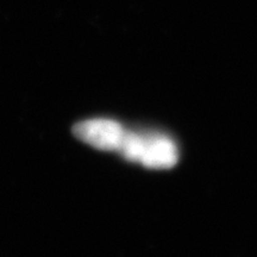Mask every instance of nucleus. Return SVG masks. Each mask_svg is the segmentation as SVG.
<instances>
[{"instance_id": "obj_1", "label": "nucleus", "mask_w": 257, "mask_h": 257, "mask_svg": "<svg viewBox=\"0 0 257 257\" xmlns=\"http://www.w3.org/2000/svg\"><path fill=\"white\" fill-rule=\"evenodd\" d=\"M126 130L112 119L96 118L80 121L73 127L78 140L104 152H118L123 143Z\"/></svg>"}, {"instance_id": "obj_2", "label": "nucleus", "mask_w": 257, "mask_h": 257, "mask_svg": "<svg viewBox=\"0 0 257 257\" xmlns=\"http://www.w3.org/2000/svg\"><path fill=\"white\" fill-rule=\"evenodd\" d=\"M179 150L168 136L161 134H142L137 162L152 169H168L176 165Z\"/></svg>"}]
</instances>
